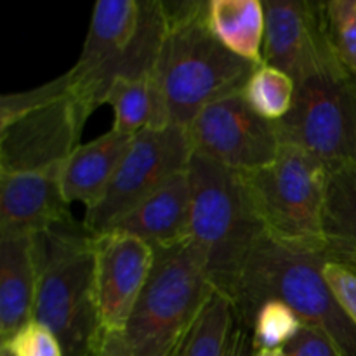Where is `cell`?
I'll return each instance as SVG.
<instances>
[{"instance_id":"14","label":"cell","mask_w":356,"mask_h":356,"mask_svg":"<svg viewBox=\"0 0 356 356\" xmlns=\"http://www.w3.org/2000/svg\"><path fill=\"white\" fill-rule=\"evenodd\" d=\"M59 172H0V235H37L73 218Z\"/></svg>"},{"instance_id":"7","label":"cell","mask_w":356,"mask_h":356,"mask_svg":"<svg viewBox=\"0 0 356 356\" xmlns=\"http://www.w3.org/2000/svg\"><path fill=\"white\" fill-rule=\"evenodd\" d=\"M153 250L148 284L122 336L132 356H177L214 287L190 238Z\"/></svg>"},{"instance_id":"2","label":"cell","mask_w":356,"mask_h":356,"mask_svg":"<svg viewBox=\"0 0 356 356\" xmlns=\"http://www.w3.org/2000/svg\"><path fill=\"white\" fill-rule=\"evenodd\" d=\"M33 238V320L51 329L65 356H92L104 334L97 306L96 235L70 218Z\"/></svg>"},{"instance_id":"22","label":"cell","mask_w":356,"mask_h":356,"mask_svg":"<svg viewBox=\"0 0 356 356\" xmlns=\"http://www.w3.org/2000/svg\"><path fill=\"white\" fill-rule=\"evenodd\" d=\"M240 94L259 117L280 122L294 104L296 82L282 70L263 63L254 70Z\"/></svg>"},{"instance_id":"24","label":"cell","mask_w":356,"mask_h":356,"mask_svg":"<svg viewBox=\"0 0 356 356\" xmlns=\"http://www.w3.org/2000/svg\"><path fill=\"white\" fill-rule=\"evenodd\" d=\"M330 45L339 61L356 75V0L323 2Z\"/></svg>"},{"instance_id":"8","label":"cell","mask_w":356,"mask_h":356,"mask_svg":"<svg viewBox=\"0 0 356 356\" xmlns=\"http://www.w3.org/2000/svg\"><path fill=\"white\" fill-rule=\"evenodd\" d=\"M264 229L278 238L327 247L323 204L329 165L294 145H282L277 159L242 172Z\"/></svg>"},{"instance_id":"28","label":"cell","mask_w":356,"mask_h":356,"mask_svg":"<svg viewBox=\"0 0 356 356\" xmlns=\"http://www.w3.org/2000/svg\"><path fill=\"white\" fill-rule=\"evenodd\" d=\"M254 353H256V348L252 343V332L249 327L235 320V325L228 337V344H226L225 356H254Z\"/></svg>"},{"instance_id":"27","label":"cell","mask_w":356,"mask_h":356,"mask_svg":"<svg viewBox=\"0 0 356 356\" xmlns=\"http://www.w3.org/2000/svg\"><path fill=\"white\" fill-rule=\"evenodd\" d=\"M323 275L341 308L356 327V273L344 264L329 259L323 268Z\"/></svg>"},{"instance_id":"31","label":"cell","mask_w":356,"mask_h":356,"mask_svg":"<svg viewBox=\"0 0 356 356\" xmlns=\"http://www.w3.org/2000/svg\"><path fill=\"white\" fill-rule=\"evenodd\" d=\"M254 356H285L284 350H259Z\"/></svg>"},{"instance_id":"15","label":"cell","mask_w":356,"mask_h":356,"mask_svg":"<svg viewBox=\"0 0 356 356\" xmlns=\"http://www.w3.org/2000/svg\"><path fill=\"white\" fill-rule=\"evenodd\" d=\"M191 184L188 170L136 205L110 232L129 233L153 249L179 243L190 236Z\"/></svg>"},{"instance_id":"20","label":"cell","mask_w":356,"mask_h":356,"mask_svg":"<svg viewBox=\"0 0 356 356\" xmlns=\"http://www.w3.org/2000/svg\"><path fill=\"white\" fill-rule=\"evenodd\" d=\"M106 104L115 111L113 131L122 134L136 136L170 125L169 108L155 76L118 80L108 92Z\"/></svg>"},{"instance_id":"29","label":"cell","mask_w":356,"mask_h":356,"mask_svg":"<svg viewBox=\"0 0 356 356\" xmlns=\"http://www.w3.org/2000/svg\"><path fill=\"white\" fill-rule=\"evenodd\" d=\"M92 356H132V353L122 332H108V330H104Z\"/></svg>"},{"instance_id":"13","label":"cell","mask_w":356,"mask_h":356,"mask_svg":"<svg viewBox=\"0 0 356 356\" xmlns=\"http://www.w3.org/2000/svg\"><path fill=\"white\" fill-rule=\"evenodd\" d=\"M96 289L103 329L124 332L131 313L148 284L155 250L138 236L122 232L96 235Z\"/></svg>"},{"instance_id":"5","label":"cell","mask_w":356,"mask_h":356,"mask_svg":"<svg viewBox=\"0 0 356 356\" xmlns=\"http://www.w3.org/2000/svg\"><path fill=\"white\" fill-rule=\"evenodd\" d=\"M190 242L214 291L232 299L238 278L264 235L243 174L207 156H191Z\"/></svg>"},{"instance_id":"19","label":"cell","mask_w":356,"mask_h":356,"mask_svg":"<svg viewBox=\"0 0 356 356\" xmlns=\"http://www.w3.org/2000/svg\"><path fill=\"white\" fill-rule=\"evenodd\" d=\"M323 238L330 259L356 254V162L329 167Z\"/></svg>"},{"instance_id":"26","label":"cell","mask_w":356,"mask_h":356,"mask_svg":"<svg viewBox=\"0 0 356 356\" xmlns=\"http://www.w3.org/2000/svg\"><path fill=\"white\" fill-rule=\"evenodd\" d=\"M282 350L285 356H344L336 341L315 325H302Z\"/></svg>"},{"instance_id":"30","label":"cell","mask_w":356,"mask_h":356,"mask_svg":"<svg viewBox=\"0 0 356 356\" xmlns=\"http://www.w3.org/2000/svg\"><path fill=\"white\" fill-rule=\"evenodd\" d=\"M332 261H337V263L344 264V266H348L350 270H353L356 273V254H350V256H343L339 257V259H332Z\"/></svg>"},{"instance_id":"17","label":"cell","mask_w":356,"mask_h":356,"mask_svg":"<svg viewBox=\"0 0 356 356\" xmlns=\"http://www.w3.org/2000/svg\"><path fill=\"white\" fill-rule=\"evenodd\" d=\"M35 235H0V337L7 343L33 318Z\"/></svg>"},{"instance_id":"32","label":"cell","mask_w":356,"mask_h":356,"mask_svg":"<svg viewBox=\"0 0 356 356\" xmlns=\"http://www.w3.org/2000/svg\"><path fill=\"white\" fill-rule=\"evenodd\" d=\"M0 356H14L13 353H10L9 350H7V348H0Z\"/></svg>"},{"instance_id":"10","label":"cell","mask_w":356,"mask_h":356,"mask_svg":"<svg viewBox=\"0 0 356 356\" xmlns=\"http://www.w3.org/2000/svg\"><path fill=\"white\" fill-rule=\"evenodd\" d=\"M191 156L193 145L188 129L179 125L146 129L136 134L103 200L87 211L86 228L94 235L110 232L136 205L188 170Z\"/></svg>"},{"instance_id":"23","label":"cell","mask_w":356,"mask_h":356,"mask_svg":"<svg viewBox=\"0 0 356 356\" xmlns=\"http://www.w3.org/2000/svg\"><path fill=\"white\" fill-rule=\"evenodd\" d=\"M302 327L299 316L280 301H264L254 315L250 332L256 351L282 350Z\"/></svg>"},{"instance_id":"21","label":"cell","mask_w":356,"mask_h":356,"mask_svg":"<svg viewBox=\"0 0 356 356\" xmlns=\"http://www.w3.org/2000/svg\"><path fill=\"white\" fill-rule=\"evenodd\" d=\"M233 325V302L225 294L214 291L195 320L177 356H225Z\"/></svg>"},{"instance_id":"16","label":"cell","mask_w":356,"mask_h":356,"mask_svg":"<svg viewBox=\"0 0 356 356\" xmlns=\"http://www.w3.org/2000/svg\"><path fill=\"white\" fill-rule=\"evenodd\" d=\"M134 136L111 129L106 134L79 145L59 170V183L66 202H79L87 211L103 200L111 179L127 153Z\"/></svg>"},{"instance_id":"1","label":"cell","mask_w":356,"mask_h":356,"mask_svg":"<svg viewBox=\"0 0 356 356\" xmlns=\"http://www.w3.org/2000/svg\"><path fill=\"white\" fill-rule=\"evenodd\" d=\"M327 247L306 245L264 232L238 278L232 299L235 320L250 329L264 301L287 305L302 325L325 330L344 356H356V327L323 275Z\"/></svg>"},{"instance_id":"4","label":"cell","mask_w":356,"mask_h":356,"mask_svg":"<svg viewBox=\"0 0 356 356\" xmlns=\"http://www.w3.org/2000/svg\"><path fill=\"white\" fill-rule=\"evenodd\" d=\"M167 28L162 0H101L94 6L79 61L66 72L87 113L106 104L118 80L155 76Z\"/></svg>"},{"instance_id":"11","label":"cell","mask_w":356,"mask_h":356,"mask_svg":"<svg viewBox=\"0 0 356 356\" xmlns=\"http://www.w3.org/2000/svg\"><path fill=\"white\" fill-rule=\"evenodd\" d=\"M188 134L195 153L238 172L271 163L282 146L275 122L259 117L240 92L205 106Z\"/></svg>"},{"instance_id":"9","label":"cell","mask_w":356,"mask_h":356,"mask_svg":"<svg viewBox=\"0 0 356 356\" xmlns=\"http://www.w3.org/2000/svg\"><path fill=\"white\" fill-rule=\"evenodd\" d=\"M275 125L282 145L329 167L356 162V75L337 61L298 82L291 111Z\"/></svg>"},{"instance_id":"25","label":"cell","mask_w":356,"mask_h":356,"mask_svg":"<svg viewBox=\"0 0 356 356\" xmlns=\"http://www.w3.org/2000/svg\"><path fill=\"white\" fill-rule=\"evenodd\" d=\"M2 346L14 356H65L61 344L51 329L33 318Z\"/></svg>"},{"instance_id":"3","label":"cell","mask_w":356,"mask_h":356,"mask_svg":"<svg viewBox=\"0 0 356 356\" xmlns=\"http://www.w3.org/2000/svg\"><path fill=\"white\" fill-rule=\"evenodd\" d=\"M167 35L155 79L169 108L170 125L188 129L205 106L243 86L259 65L229 52L205 21L207 0H162Z\"/></svg>"},{"instance_id":"18","label":"cell","mask_w":356,"mask_h":356,"mask_svg":"<svg viewBox=\"0 0 356 356\" xmlns=\"http://www.w3.org/2000/svg\"><path fill=\"white\" fill-rule=\"evenodd\" d=\"M211 33L238 58L263 65L264 7L259 0H207Z\"/></svg>"},{"instance_id":"6","label":"cell","mask_w":356,"mask_h":356,"mask_svg":"<svg viewBox=\"0 0 356 356\" xmlns=\"http://www.w3.org/2000/svg\"><path fill=\"white\" fill-rule=\"evenodd\" d=\"M90 115L68 75L0 97V172H59Z\"/></svg>"},{"instance_id":"12","label":"cell","mask_w":356,"mask_h":356,"mask_svg":"<svg viewBox=\"0 0 356 356\" xmlns=\"http://www.w3.org/2000/svg\"><path fill=\"white\" fill-rule=\"evenodd\" d=\"M263 63L287 73L296 83L339 61L330 45L323 2L266 0Z\"/></svg>"}]
</instances>
